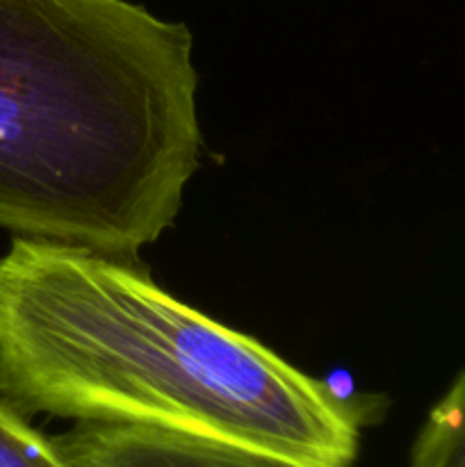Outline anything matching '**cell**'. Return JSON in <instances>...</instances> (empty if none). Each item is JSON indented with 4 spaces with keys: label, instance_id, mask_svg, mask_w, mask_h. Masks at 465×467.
<instances>
[{
    "label": "cell",
    "instance_id": "obj_1",
    "mask_svg": "<svg viewBox=\"0 0 465 467\" xmlns=\"http://www.w3.org/2000/svg\"><path fill=\"white\" fill-rule=\"evenodd\" d=\"M0 401L351 467L367 409L173 299L123 258L14 237L0 258Z\"/></svg>",
    "mask_w": 465,
    "mask_h": 467
},
{
    "label": "cell",
    "instance_id": "obj_2",
    "mask_svg": "<svg viewBox=\"0 0 465 467\" xmlns=\"http://www.w3.org/2000/svg\"><path fill=\"white\" fill-rule=\"evenodd\" d=\"M194 39L130 0H0V228L135 260L199 169Z\"/></svg>",
    "mask_w": 465,
    "mask_h": 467
},
{
    "label": "cell",
    "instance_id": "obj_5",
    "mask_svg": "<svg viewBox=\"0 0 465 467\" xmlns=\"http://www.w3.org/2000/svg\"><path fill=\"white\" fill-rule=\"evenodd\" d=\"M0 467H76L55 438L0 401Z\"/></svg>",
    "mask_w": 465,
    "mask_h": 467
},
{
    "label": "cell",
    "instance_id": "obj_4",
    "mask_svg": "<svg viewBox=\"0 0 465 467\" xmlns=\"http://www.w3.org/2000/svg\"><path fill=\"white\" fill-rule=\"evenodd\" d=\"M408 467H465V369L419 429Z\"/></svg>",
    "mask_w": 465,
    "mask_h": 467
},
{
    "label": "cell",
    "instance_id": "obj_3",
    "mask_svg": "<svg viewBox=\"0 0 465 467\" xmlns=\"http://www.w3.org/2000/svg\"><path fill=\"white\" fill-rule=\"evenodd\" d=\"M55 441L76 467H305L263 451L141 424L76 422Z\"/></svg>",
    "mask_w": 465,
    "mask_h": 467
}]
</instances>
